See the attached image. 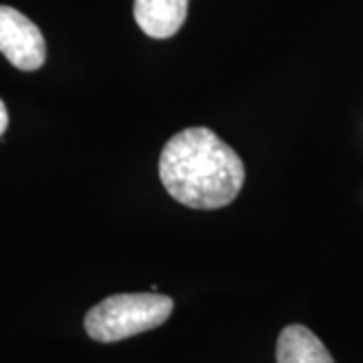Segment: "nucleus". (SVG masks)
Masks as SVG:
<instances>
[{
    "mask_svg": "<svg viewBox=\"0 0 363 363\" xmlns=\"http://www.w3.org/2000/svg\"><path fill=\"white\" fill-rule=\"evenodd\" d=\"M0 52L21 71H37L47 59L39 26L13 6L0 4Z\"/></svg>",
    "mask_w": 363,
    "mask_h": 363,
    "instance_id": "3",
    "label": "nucleus"
},
{
    "mask_svg": "<svg viewBox=\"0 0 363 363\" xmlns=\"http://www.w3.org/2000/svg\"><path fill=\"white\" fill-rule=\"evenodd\" d=\"M6 125H9V113H6V105L2 104V99H0V135L4 133Z\"/></svg>",
    "mask_w": 363,
    "mask_h": 363,
    "instance_id": "6",
    "label": "nucleus"
},
{
    "mask_svg": "<svg viewBox=\"0 0 363 363\" xmlns=\"http://www.w3.org/2000/svg\"><path fill=\"white\" fill-rule=\"evenodd\" d=\"M188 0H135L133 16L143 33L152 39H169L184 25Z\"/></svg>",
    "mask_w": 363,
    "mask_h": 363,
    "instance_id": "4",
    "label": "nucleus"
},
{
    "mask_svg": "<svg viewBox=\"0 0 363 363\" xmlns=\"http://www.w3.org/2000/svg\"><path fill=\"white\" fill-rule=\"evenodd\" d=\"M277 363H335L321 339L303 325H289L277 341Z\"/></svg>",
    "mask_w": 363,
    "mask_h": 363,
    "instance_id": "5",
    "label": "nucleus"
},
{
    "mask_svg": "<svg viewBox=\"0 0 363 363\" xmlns=\"http://www.w3.org/2000/svg\"><path fill=\"white\" fill-rule=\"evenodd\" d=\"M174 301L166 295L130 293L111 295L85 315V331L91 339L113 343L140 335L168 321Z\"/></svg>",
    "mask_w": 363,
    "mask_h": 363,
    "instance_id": "2",
    "label": "nucleus"
},
{
    "mask_svg": "<svg viewBox=\"0 0 363 363\" xmlns=\"http://www.w3.org/2000/svg\"><path fill=\"white\" fill-rule=\"evenodd\" d=\"M245 164L208 128L176 133L160 156V180L180 204L198 210L228 206L245 186Z\"/></svg>",
    "mask_w": 363,
    "mask_h": 363,
    "instance_id": "1",
    "label": "nucleus"
}]
</instances>
